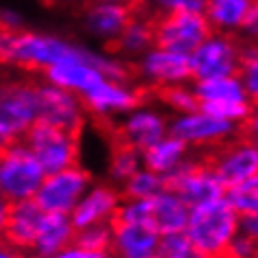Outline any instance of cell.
<instances>
[{"mask_svg": "<svg viewBox=\"0 0 258 258\" xmlns=\"http://www.w3.org/2000/svg\"><path fill=\"white\" fill-rule=\"evenodd\" d=\"M186 236L199 258H230V249L241 234V215L225 197L190 208Z\"/></svg>", "mask_w": 258, "mask_h": 258, "instance_id": "1", "label": "cell"}, {"mask_svg": "<svg viewBox=\"0 0 258 258\" xmlns=\"http://www.w3.org/2000/svg\"><path fill=\"white\" fill-rule=\"evenodd\" d=\"M37 120V81H0V149L24 143Z\"/></svg>", "mask_w": 258, "mask_h": 258, "instance_id": "2", "label": "cell"}, {"mask_svg": "<svg viewBox=\"0 0 258 258\" xmlns=\"http://www.w3.org/2000/svg\"><path fill=\"white\" fill-rule=\"evenodd\" d=\"M79 53H81L79 46L61 40V37L18 29L14 33V40H11L5 66H16L29 75H37V73L44 75L55 63L66 61Z\"/></svg>", "mask_w": 258, "mask_h": 258, "instance_id": "3", "label": "cell"}, {"mask_svg": "<svg viewBox=\"0 0 258 258\" xmlns=\"http://www.w3.org/2000/svg\"><path fill=\"white\" fill-rule=\"evenodd\" d=\"M199 99V109L228 122H234L243 129L249 120L256 105L251 103L247 90L238 75L232 77H217V79L192 81Z\"/></svg>", "mask_w": 258, "mask_h": 258, "instance_id": "4", "label": "cell"}, {"mask_svg": "<svg viewBox=\"0 0 258 258\" xmlns=\"http://www.w3.org/2000/svg\"><path fill=\"white\" fill-rule=\"evenodd\" d=\"M24 145L40 160L46 175L70 169V166H79L81 132H70V129L50 125V122L35 120L24 136Z\"/></svg>", "mask_w": 258, "mask_h": 258, "instance_id": "5", "label": "cell"}, {"mask_svg": "<svg viewBox=\"0 0 258 258\" xmlns=\"http://www.w3.org/2000/svg\"><path fill=\"white\" fill-rule=\"evenodd\" d=\"M44 177L46 171L24 143L0 151V195L9 204L35 199Z\"/></svg>", "mask_w": 258, "mask_h": 258, "instance_id": "6", "label": "cell"}, {"mask_svg": "<svg viewBox=\"0 0 258 258\" xmlns=\"http://www.w3.org/2000/svg\"><path fill=\"white\" fill-rule=\"evenodd\" d=\"M212 33L215 31L204 14H190V11H156L153 14L156 48L190 57Z\"/></svg>", "mask_w": 258, "mask_h": 258, "instance_id": "7", "label": "cell"}, {"mask_svg": "<svg viewBox=\"0 0 258 258\" xmlns=\"http://www.w3.org/2000/svg\"><path fill=\"white\" fill-rule=\"evenodd\" d=\"M83 107L88 116L99 120H114L116 114L134 112L151 101L149 86L147 83H127V81H114L105 79L96 88L81 96Z\"/></svg>", "mask_w": 258, "mask_h": 258, "instance_id": "8", "label": "cell"}, {"mask_svg": "<svg viewBox=\"0 0 258 258\" xmlns=\"http://www.w3.org/2000/svg\"><path fill=\"white\" fill-rule=\"evenodd\" d=\"M245 42L241 35L232 33H212L195 53L190 55L192 63V79H217V77L238 75L243 63Z\"/></svg>", "mask_w": 258, "mask_h": 258, "instance_id": "9", "label": "cell"}, {"mask_svg": "<svg viewBox=\"0 0 258 258\" xmlns=\"http://www.w3.org/2000/svg\"><path fill=\"white\" fill-rule=\"evenodd\" d=\"M99 125L105 129L107 140H118L140 153L171 134V120L162 112L149 107L134 109L122 120H99Z\"/></svg>", "mask_w": 258, "mask_h": 258, "instance_id": "10", "label": "cell"}, {"mask_svg": "<svg viewBox=\"0 0 258 258\" xmlns=\"http://www.w3.org/2000/svg\"><path fill=\"white\" fill-rule=\"evenodd\" d=\"M166 188L179 195L190 208L225 197V186L212 171L210 162L202 158H188L186 162L166 175Z\"/></svg>", "mask_w": 258, "mask_h": 258, "instance_id": "11", "label": "cell"}, {"mask_svg": "<svg viewBox=\"0 0 258 258\" xmlns=\"http://www.w3.org/2000/svg\"><path fill=\"white\" fill-rule=\"evenodd\" d=\"M204 158L223 182L225 190L258 173V145L241 132L236 138L206 151Z\"/></svg>", "mask_w": 258, "mask_h": 258, "instance_id": "12", "label": "cell"}, {"mask_svg": "<svg viewBox=\"0 0 258 258\" xmlns=\"http://www.w3.org/2000/svg\"><path fill=\"white\" fill-rule=\"evenodd\" d=\"M149 14V0H132V3H94L90 0L83 11V24L88 33L99 37L103 46L125 33L132 22Z\"/></svg>", "mask_w": 258, "mask_h": 258, "instance_id": "13", "label": "cell"}, {"mask_svg": "<svg viewBox=\"0 0 258 258\" xmlns=\"http://www.w3.org/2000/svg\"><path fill=\"white\" fill-rule=\"evenodd\" d=\"M243 129L234 125V122L221 120L217 116H212L204 109L190 114H177L171 120V134L184 140L190 149H202L210 151L215 147L228 143V140L236 138Z\"/></svg>", "mask_w": 258, "mask_h": 258, "instance_id": "14", "label": "cell"}, {"mask_svg": "<svg viewBox=\"0 0 258 258\" xmlns=\"http://www.w3.org/2000/svg\"><path fill=\"white\" fill-rule=\"evenodd\" d=\"M90 182H92V177L86 169H81V164L57 173H48L37 190L35 202L42 206L44 212L73 215L77 204L90 190Z\"/></svg>", "mask_w": 258, "mask_h": 258, "instance_id": "15", "label": "cell"}, {"mask_svg": "<svg viewBox=\"0 0 258 258\" xmlns=\"http://www.w3.org/2000/svg\"><path fill=\"white\" fill-rule=\"evenodd\" d=\"M86 107L79 94L57 88L53 83H37V120L81 132L86 127Z\"/></svg>", "mask_w": 258, "mask_h": 258, "instance_id": "16", "label": "cell"}, {"mask_svg": "<svg viewBox=\"0 0 258 258\" xmlns=\"http://www.w3.org/2000/svg\"><path fill=\"white\" fill-rule=\"evenodd\" d=\"M112 249L114 258H153L162 234L149 221L112 217Z\"/></svg>", "mask_w": 258, "mask_h": 258, "instance_id": "17", "label": "cell"}, {"mask_svg": "<svg viewBox=\"0 0 258 258\" xmlns=\"http://www.w3.org/2000/svg\"><path fill=\"white\" fill-rule=\"evenodd\" d=\"M138 79L149 86H171V83H190L192 63L188 55H179L164 48H151L136 63Z\"/></svg>", "mask_w": 258, "mask_h": 258, "instance_id": "18", "label": "cell"}, {"mask_svg": "<svg viewBox=\"0 0 258 258\" xmlns=\"http://www.w3.org/2000/svg\"><path fill=\"white\" fill-rule=\"evenodd\" d=\"M44 77H46L48 83L68 90V92H75L79 96H83L92 88L99 86L101 81L107 79V77L96 68L94 55L83 48L79 55H75V57H70V59L59 61V63H55L53 68H48L46 73H44Z\"/></svg>", "mask_w": 258, "mask_h": 258, "instance_id": "19", "label": "cell"}, {"mask_svg": "<svg viewBox=\"0 0 258 258\" xmlns=\"http://www.w3.org/2000/svg\"><path fill=\"white\" fill-rule=\"evenodd\" d=\"M44 215L46 212L42 210V206L35 199L11 204L7 223H5V232H3V241L31 256L33 254L37 232H40V225L44 221Z\"/></svg>", "mask_w": 258, "mask_h": 258, "instance_id": "20", "label": "cell"}, {"mask_svg": "<svg viewBox=\"0 0 258 258\" xmlns=\"http://www.w3.org/2000/svg\"><path fill=\"white\" fill-rule=\"evenodd\" d=\"M120 204H122V192L116 188V186L94 184V186H90V190L83 195L81 202L77 204V208L73 210L70 219H73L77 230H86V228H92V225L109 223Z\"/></svg>", "mask_w": 258, "mask_h": 258, "instance_id": "21", "label": "cell"}, {"mask_svg": "<svg viewBox=\"0 0 258 258\" xmlns=\"http://www.w3.org/2000/svg\"><path fill=\"white\" fill-rule=\"evenodd\" d=\"M190 219V206L173 190H162L149 199V221L162 236L186 232Z\"/></svg>", "mask_w": 258, "mask_h": 258, "instance_id": "22", "label": "cell"}, {"mask_svg": "<svg viewBox=\"0 0 258 258\" xmlns=\"http://www.w3.org/2000/svg\"><path fill=\"white\" fill-rule=\"evenodd\" d=\"M77 228L70 215H59V212H46L44 221L37 232L35 245H33V258H50L59 254L66 247L75 243Z\"/></svg>", "mask_w": 258, "mask_h": 258, "instance_id": "23", "label": "cell"}, {"mask_svg": "<svg viewBox=\"0 0 258 258\" xmlns=\"http://www.w3.org/2000/svg\"><path fill=\"white\" fill-rule=\"evenodd\" d=\"M258 0H206L204 16L217 33L241 35L245 22L254 14Z\"/></svg>", "mask_w": 258, "mask_h": 258, "instance_id": "24", "label": "cell"}, {"mask_svg": "<svg viewBox=\"0 0 258 258\" xmlns=\"http://www.w3.org/2000/svg\"><path fill=\"white\" fill-rule=\"evenodd\" d=\"M151 48H156V35H153V14L140 16L136 22H132L125 29L118 40L103 46L107 55H147Z\"/></svg>", "mask_w": 258, "mask_h": 258, "instance_id": "25", "label": "cell"}, {"mask_svg": "<svg viewBox=\"0 0 258 258\" xmlns=\"http://www.w3.org/2000/svg\"><path fill=\"white\" fill-rule=\"evenodd\" d=\"M188 149L190 147L184 140L169 134L143 153V166L166 177L188 160Z\"/></svg>", "mask_w": 258, "mask_h": 258, "instance_id": "26", "label": "cell"}, {"mask_svg": "<svg viewBox=\"0 0 258 258\" xmlns=\"http://www.w3.org/2000/svg\"><path fill=\"white\" fill-rule=\"evenodd\" d=\"M149 86V83H147ZM151 101H160L175 114H190L199 109L195 86L188 83H171V86H149Z\"/></svg>", "mask_w": 258, "mask_h": 258, "instance_id": "27", "label": "cell"}, {"mask_svg": "<svg viewBox=\"0 0 258 258\" xmlns=\"http://www.w3.org/2000/svg\"><path fill=\"white\" fill-rule=\"evenodd\" d=\"M140 169H143V153L118 140H109V175L116 184L122 186Z\"/></svg>", "mask_w": 258, "mask_h": 258, "instance_id": "28", "label": "cell"}, {"mask_svg": "<svg viewBox=\"0 0 258 258\" xmlns=\"http://www.w3.org/2000/svg\"><path fill=\"white\" fill-rule=\"evenodd\" d=\"M166 190V177L149 169H140L122 184V199H153Z\"/></svg>", "mask_w": 258, "mask_h": 258, "instance_id": "29", "label": "cell"}, {"mask_svg": "<svg viewBox=\"0 0 258 258\" xmlns=\"http://www.w3.org/2000/svg\"><path fill=\"white\" fill-rule=\"evenodd\" d=\"M225 199L241 217L258 212V173L234 186H230L225 190Z\"/></svg>", "mask_w": 258, "mask_h": 258, "instance_id": "30", "label": "cell"}, {"mask_svg": "<svg viewBox=\"0 0 258 258\" xmlns=\"http://www.w3.org/2000/svg\"><path fill=\"white\" fill-rule=\"evenodd\" d=\"M238 77H241V81H243L245 90H247L251 103L258 107V44L245 42L243 63H241V70H238Z\"/></svg>", "mask_w": 258, "mask_h": 258, "instance_id": "31", "label": "cell"}, {"mask_svg": "<svg viewBox=\"0 0 258 258\" xmlns=\"http://www.w3.org/2000/svg\"><path fill=\"white\" fill-rule=\"evenodd\" d=\"M75 245L92 249V251L109 254V249H112V225L101 223V225H92V228H86V230H77Z\"/></svg>", "mask_w": 258, "mask_h": 258, "instance_id": "32", "label": "cell"}, {"mask_svg": "<svg viewBox=\"0 0 258 258\" xmlns=\"http://www.w3.org/2000/svg\"><path fill=\"white\" fill-rule=\"evenodd\" d=\"M153 258H199V254L192 247V243L188 241V236L182 232V234L162 236Z\"/></svg>", "mask_w": 258, "mask_h": 258, "instance_id": "33", "label": "cell"}, {"mask_svg": "<svg viewBox=\"0 0 258 258\" xmlns=\"http://www.w3.org/2000/svg\"><path fill=\"white\" fill-rule=\"evenodd\" d=\"M158 11H190V14H204L206 0H153Z\"/></svg>", "mask_w": 258, "mask_h": 258, "instance_id": "34", "label": "cell"}, {"mask_svg": "<svg viewBox=\"0 0 258 258\" xmlns=\"http://www.w3.org/2000/svg\"><path fill=\"white\" fill-rule=\"evenodd\" d=\"M256 251H258V243L241 232L230 249V258H256Z\"/></svg>", "mask_w": 258, "mask_h": 258, "instance_id": "35", "label": "cell"}, {"mask_svg": "<svg viewBox=\"0 0 258 258\" xmlns=\"http://www.w3.org/2000/svg\"><path fill=\"white\" fill-rule=\"evenodd\" d=\"M50 258H107V254H103V251H92V249H86V247H79V245H70L59 254L50 256Z\"/></svg>", "mask_w": 258, "mask_h": 258, "instance_id": "36", "label": "cell"}, {"mask_svg": "<svg viewBox=\"0 0 258 258\" xmlns=\"http://www.w3.org/2000/svg\"><path fill=\"white\" fill-rule=\"evenodd\" d=\"M241 232L258 243V212L247 215V217H241Z\"/></svg>", "mask_w": 258, "mask_h": 258, "instance_id": "37", "label": "cell"}, {"mask_svg": "<svg viewBox=\"0 0 258 258\" xmlns=\"http://www.w3.org/2000/svg\"><path fill=\"white\" fill-rule=\"evenodd\" d=\"M243 134L245 136H249L251 140H258V107L251 112L249 120L243 125Z\"/></svg>", "mask_w": 258, "mask_h": 258, "instance_id": "38", "label": "cell"}, {"mask_svg": "<svg viewBox=\"0 0 258 258\" xmlns=\"http://www.w3.org/2000/svg\"><path fill=\"white\" fill-rule=\"evenodd\" d=\"M0 258H33V256L24 254V251L11 247V245H7L5 241H0Z\"/></svg>", "mask_w": 258, "mask_h": 258, "instance_id": "39", "label": "cell"}, {"mask_svg": "<svg viewBox=\"0 0 258 258\" xmlns=\"http://www.w3.org/2000/svg\"><path fill=\"white\" fill-rule=\"evenodd\" d=\"M9 202L0 195V241H3V232H5V223H7V215H9Z\"/></svg>", "mask_w": 258, "mask_h": 258, "instance_id": "40", "label": "cell"}, {"mask_svg": "<svg viewBox=\"0 0 258 258\" xmlns=\"http://www.w3.org/2000/svg\"><path fill=\"white\" fill-rule=\"evenodd\" d=\"M40 3L42 5H48V7H50V5H59V3H66V0H40Z\"/></svg>", "mask_w": 258, "mask_h": 258, "instance_id": "41", "label": "cell"}, {"mask_svg": "<svg viewBox=\"0 0 258 258\" xmlns=\"http://www.w3.org/2000/svg\"><path fill=\"white\" fill-rule=\"evenodd\" d=\"M94 3H132V0H94Z\"/></svg>", "mask_w": 258, "mask_h": 258, "instance_id": "42", "label": "cell"}, {"mask_svg": "<svg viewBox=\"0 0 258 258\" xmlns=\"http://www.w3.org/2000/svg\"><path fill=\"white\" fill-rule=\"evenodd\" d=\"M256 258H258V251H256Z\"/></svg>", "mask_w": 258, "mask_h": 258, "instance_id": "43", "label": "cell"}, {"mask_svg": "<svg viewBox=\"0 0 258 258\" xmlns=\"http://www.w3.org/2000/svg\"><path fill=\"white\" fill-rule=\"evenodd\" d=\"M256 145H258V140H256Z\"/></svg>", "mask_w": 258, "mask_h": 258, "instance_id": "44", "label": "cell"}]
</instances>
